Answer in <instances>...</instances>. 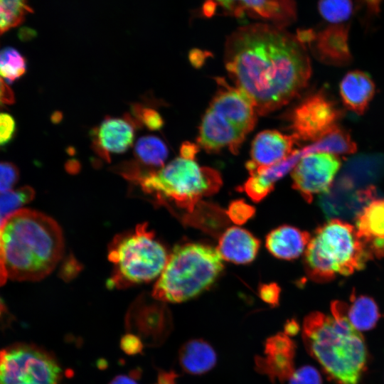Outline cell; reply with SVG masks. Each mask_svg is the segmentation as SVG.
<instances>
[{
	"label": "cell",
	"mask_w": 384,
	"mask_h": 384,
	"mask_svg": "<svg viewBox=\"0 0 384 384\" xmlns=\"http://www.w3.org/2000/svg\"><path fill=\"white\" fill-rule=\"evenodd\" d=\"M346 316L352 326L360 332L374 328L380 314L373 298L353 293L351 296L350 304L346 303Z\"/></svg>",
	"instance_id": "24"
},
{
	"label": "cell",
	"mask_w": 384,
	"mask_h": 384,
	"mask_svg": "<svg viewBox=\"0 0 384 384\" xmlns=\"http://www.w3.org/2000/svg\"><path fill=\"white\" fill-rule=\"evenodd\" d=\"M254 213V208L242 200L232 202L226 213L228 218L238 225L245 223Z\"/></svg>",
	"instance_id": "36"
},
{
	"label": "cell",
	"mask_w": 384,
	"mask_h": 384,
	"mask_svg": "<svg viewBox=\"0 0 384 384\" xmlns=\"http://www.w3.org/2000/svg\"><path fill=\"white\" fill-rule=\"evenodd\" d=\"M245 136L228 119L208 107L202 118L197 142L208 152H218L228 148L236 154Z\"/></svg>",
	"instance_id": "15"
},
{
	"label": "cell",
	"mask_w": 384,
	"mask_h": 384,
	"mask_svg": "<svg viewBox=\"0 0 384 384\" xmlns=\"http://www.w3.org/2000/svg\"><path fill=\"white\" fill-rule=\"evenodd\" d=\"M265 356L255 357V368L267 375L272 382L284 383L291 377L294 368L295 353L282 351L265 352Z\"/></svg>",
	"instance_id": "25"
},
{
	"label": "cell",
	"mask_w": 384,
	"mask_h": 384,
	"mask_svg": "<svg viewBox=\"0 0 384 384\" xmlns=\"http://www.w3.org/2000/svg\"><path fill=\"white\" fill-rule=\"evenodd\" d=\"M31 12L28 0H0V35L20 25Z\"/></svg>",
	"instance_id": "28"
},
{
	"label": "cell",
	"mask_w": 384,
	"mask_h": 384,
	"mask_svg": "<svg viewBox=\"0 0 384 384\" xmlns=\"http://www.w3.org/2000/svg\"><path fill=\"white\" fill-rule=\"evenodd\" d=\"M279 292L276 284H263L260 288V296L264 302L274 306L279 303Z\"/></svg>",
	"instance_id": "39"
},
{
	"label": "cell",
	"mask_w": 384,
	"mask_h": 384,
	"mask_svg": "<svg viewBox=\"0 0 384 384\" xmlns=\"http://www.w3.org/2000/svg\"><path fill=\"white\" fill-rule=\"evenodd\" d=\"M19 178L18 167L11 162H0V193L12 190Z\"/></svg>",
	"instance_id": "35"
},
{
	"label": "cell",
	"mask_w": 384,
	"mask_h": 384,
	"mask_svg": "<svg viewBox=\"0 0 384 384\" xmlns=\"http://www.w3.org/2000/svg\"><path fill=\"white\" fill-rule=\"evenodd\" d=\"M284 334L288 336L297 334L299 331V325L295 319H291L286 322L284 326Z\"/></svg>",
	"instance_id": "43"
},
{
	"label": "cell",
	"mask_w": 384,
	"mask_h": 384,
	"mask_svg": "<svg viewBox=\"0 0 384 384\" xmlns=\"http://www.w3.org/2000/svg\"><path fill=\"white\" fill-rule=\"evenodd\" d=\"M383 0H356L355 13L361 23L370 25L378 17Z\"/></svg>",
	"instance_id": "33"
},
{
	"label": "cell",
	"mask_w": 384,
	"mask_h": 384,
	"mask_svg": "<svg viewBox=\"0 0 384 384\" xmlns=\"http://www.w3.org/2000/svg\"><path fill=\"white\" fill-rule=\"evenodd\" d=\"M216 11L218 8L224 14L238 18L245 16L272 21L283 27L296 18L294 0H206Z\"/></svg>",
	"instance_id": "11"
},
{
	"label": "cell",
	"mask_w": 384,
	"mask_h": 384,
	"mask_svg": "<svg viewBox=\"0 0 384 384\" xmlns=\"http://www.w3.org/2000/svg\"><path fill=\"white\" fill-rule=\"evenodd\" d=\"M217 248L201 243L176 246L155 283L152 296L169 303L194 298L210 287L223 269Z\"/></svg>",
	"instance_id": "5"
},
{
	"label": "cell",
	"mask_w": 384,
	"mask_h": 384,
	"mask_svg": "<svg viewBox=\"0 0 384 384\" xmlns=\"http://www.w3.org/2000/svg\"><path fill=\"white\" fill-rule=\"evenodd\" d=\"M16 122L11 115L0 112V147L8 144L13 138Z\"/></svg>",
	"instance_id": "37"
},
{
	"label": "cell",
	"mask_w": 384,
	"mask_h": 384,
	"mask_svg": "<svg viewBox=\"0 0 384 384\" xmlns=\"http://www.w3.org/2000/svg\"><path fill=\"white\" fill-rule=\"evenodd\" d=\"M354 186L341 177L328 192L319 198V205L329 218L356 217L371 201L376 198L373 186L353 190Z\"/></svg>",
	"instance_id": "13"
},
{
	"label": "cell",
	"mask_w": 384,
	"mask_h": 384,
	"mask_svg": "<svg viewBox=\"0 0 384 384\" xmlns=\"http://www.w3.org/2000/svg\"><path fill=\"white\" fill-rule=\"evenodd\" d=\"M349 24H334L318 33L309 43L314 57L321 63L335 66H346L352 60L348 46Z\"/></svg>",
	"instance_id": "16"
},
{
	"label": "cell",
	"mask_w": 384,
	"mask_h": 384,
	"mask_svg": "<svg viewBox=\"0 0 384 384\" xmlns=\"http://www.w3.org/2000/svg\"><path fill=\"white\" fill-rule=\"evenodd\" d=\"M14 94L0 76V108L14 102Z\"/></svg>",
	"instance_id": "40"
},
{
	"label": "cell",
	"mask_w": 384,
	"mask_h": 384,
	"mask_svg": "<svg viewBox=\"0 0 384 384\" xmlns=\"http://www.w3.org/2000/svg\"><path fill=\"white\" fill-rule=\"evenodd\" d=\"M260 241L249 231L239 228H228L220 237L218 251L221 257L235 264H247L256 257Z\"/></svg>",
	"instance_id": "21"
},
{
	"label": "cell",
	"mask_w": 384,
	"mask_h": 384,
	"mask_svg": "<svg viewBox=\"0 0 384 384\" xmlns=\"http://www.w3.org/2000/svg\"><path fill=\"white\" fill-rule=\"evenodd\" d=\"M343 110L324 90L305 97L288 114L289 129L297 141L316 142L337 127Z\"/></svg>",
	"instance_id": "9"
},
{
	"label": "cell",
	"mask_w": 384,
	"mask_h": 384,
	"mask_svg": "<svg viewBox=\"0 0 384 384\" xmlns=\"http://www.w3.org/2000/svg\"><path fill=\"white\" fill-rule=\"evenodd\" d=\"M339 92L344 107L363 114L368 109L375 93V85L367 73L361 70L347 73L339 85Z\"/></svg>",
	"instance_id": "20"
},
{
	"label": "cell",
	"mask_w": 384,
	"mask_h": 384,
	"mask_svg": "<svg viewBox=\"0 0 384 384\" xmlns=\"http://www.w3.org/2000/svg\"><path fill=\"white\" fill-rule=\"evenodd\" d=\"M370 258L355 226L334 218L318 228L311 238L305 250L304 267L311 280L324 282L363 269Z\"/></svg>",
	"instance_id": "6"
},
{
	"label": "cell",
	"mask_w": 384,
	"mask_h": 384,
	"mask_svg": "<svg viewBox=\"0 0 384 384\" xmlns=\"http://www.w3.org/2000/svg\"><path fill=\"white\" fill-rule=\"evenodd\" d=\"M142 339L133 333H127L122 336L119 346L121 349L129 356L142 353L144 348Z\"/></svg>",
	"instance_id": "38"
},
{
	"label": "cell",
	"mask_w": 384,
	"mask_h": 384,
	"mask_svg": "<svg viewBox=\"0 0 384 384\" xmlns=\"http://www.w3.org/2000/svg\"><path fill=\"white\" fill-rule=\"evenodd\" d=\"M331 309V316L314 311L304 318V346L336 384H358L368 362L365 340L346 318V303L335 301Z\"/></svg>",
	"instance_id": "3"
},
{
	"label": "cell",
	"mask_w": 384,
	"mask_h": 384,
	"mask_svg": "<svg viewBox=\"0 0 384 384\" xmlns=\"http://www.w3.org/2000/svg\"><path fill=\"white\" fill-rule=\"evenodd\" d=\"M318 10L324 19L334 24H341L353 13L352 0H319Z\"/></svg>",
	"instance_id": "31"
},
{
	"label": "cell",
	"mask_w": 384,
	"mask_h": 384,
	"mask_svg": "<svg viewBox=\"0 0 384 384\" xmlns=\"http://www.w3.org/2000/svg\"><path fill=\"white\" fill-rule=\"evenodd\" d=\"M189 59L191 63L197 67L202 64V61L204 59L203 54L201 50L193 49L190 52Z\"/></svg>",
	"instance_id": "44"
},
{
	"label": "cell",
	"mask_w": 384,
	"mask_h": 384,
	"mask_svg": "<svg viewBox=\"0 0 384 384\" xmlns=\"http://www.w3.org/2000/svg\"><path fill=\"white\" fill-rule=\"evenodd\" d=\"M182 370L191 375H201L211 370L217 363V353L212 345L203 338L190 339L178 351Z\"/></svg>",
	"instance_id": "23"
},
{
	"label": "cell",
	"mask_w": 384,
	"mask_h": 384,
	"mask_svg": "<svg viewBox=\"0 0 384 384\" xmlns=\"http://www.w3.org/2000/svg\"><path fill=\"white\" fill-rule=\"evenodd\" d=\"M156 202L191 213L203 197L216 193L222 185L220 173L200 166L194 159L176 158L158 170L140 171L134 164L123 172Z\"/></svg>",
	"instance_id": "4"
},
{
	"label": "cell",
	"mask_w": 384,
	"mask_h": 384,
	"mask_svg": "<svg viewBox=\"0 0 384 384\" xmlns=\"http://www.w3.org/2000/svg\"><path fill=\"white\" fill-rule=\"evenodd\" d=\"M34 196L35 191L29 186L0 193V226L9 215L22 208Z\"/></svg>",
	"instance_id": "29"
},
{
	"label": "cell",
	"mask_w": 384,
	"mask_h": 384,
	"mask_svg": "<svg viewBox=\"0 0 384 384\" xmlns=\"http://www.w3.org/2000/svg\"><path fill=\"white\" fill-rule=\"evenodd\" d=\"M0 247L9 278L38 281L50 274L61 259L63 233L52 218L22 208L0 226Z\"/></svg>",
	"instance_id": "2"
},
{
	"label": "cell",
	"mask_w": 384,
	"mask_h": 384,
	"mask_svg": "<svg viewBox=\"0 0 384 384\" xmlns=\"http://www.w3.org/2000/svg\"><path fill=\"white\" fill-rule=\"evenodd\" d=\"M356 151V144L348 131L339 126L301 150L302 155L313 152H329L336 155L351 154Z\"/></svg>",
	"instance_id": "26"
},
{
	"label": "cell",
	"mask_w": 384,
	"mask_h": 384,
	"mask_svg": "<svg viewBox=\"0 0 384 384\" xmlns=\"http://www.w3.org/2000/svg\"><path fill=\"white\" fill-rule=\"evenodd\" d=\"M157 384H160V383H157Z\"/></svg>",
	"instance_id": "46"
},
{
	"label": "cell",
	"mask_w": 384,
	"mask_h": 384,
	"mask_svg": "<svg viewBox=\"0 0 384 384\" xmlns=\"http://www.w3.org/2000/svg\"><path fill=\"white\" fill-rule=\"evenodd\" d=\"M137 126L129 114L123 118L106 117L91 132L94 151L105 159L110 158V153L126 151L133 144Z\"/></svg>",
	"instance_id": "14"
},
{
	"label": "cell",
	"mask_w": 384,
	"mask_h": 384,
	"mask_svg": "<svg viewBox=\"0 0 384 384\" xmlns=\"http://www.w3.org/2000/svg\"><path fill=\"white\" fill-rule=\"evenodd\" d=\"M225 63L237 87L261 115L291 101L311 73L308 53L297 36L264 23L242 26L228 38Z\"/></svg>",
	"instance_id": "1"
},
{
	"label": "cell",
	"mask_w": 384,
	"mask_h": 384,
	"mask_svg": "<svg viewBox=\"0 0 384 384\" xmlns=\"http://www.w3.org/2000/svg\"><path fill=\"white\" fill-rule=\"evenodd\" d=\"M302 156L300 150H295L285 160L269 166L259 167L250 172V177L239 188L252 201L259 202L273 189L275 183L293 169Z\"/></svg>",
	"instance_id": "19"
},
{
	"label": "cell",
	"mask_w": 384,
	"mask_h": 384,
	"mask_svg": "<svg viewBox=\"0 0 384 384\" xmlns=\"http://www.w3.org/2000/svg\"><path fill=\"white\" fill-rule=\"evenodd\" d=\"M309 233L290 225H282L272 230L266 238V247L274 257L282 260L299 257L309 244Z\"/></svg>",
	"instance_id": "22"
},
{
	"label": "cell",
	"mask_w": 384,
	"mask_h": 384,
	"mask_svg": "<svg viewBox=\"0 0 384 384\" xmlns=\"http://www.w3.org/2000/svg\"><path fill=\"white\" fill-rule=\"evenodd\" d=\"M288 384H322L321 374L314 366L306 365L295 370Z\"/></svg>",
	"instance_id": "34"
},
{
	"label": "cell",
	"mask_w": 384,
	"mask_h": 384,
	"mask_svg": "<svg viewBox=\"0 0 384 384\" xmlns=\"http://www.w3.org/2000/svg\"><path fill=\"white\" fill-rule=\"evenodd\" d=\"M62 370L50 352L33 344L0 350V384H60Z\"/></svg>",
	"instance_id": "8"
},
{
	"label": "cell",
	"mask_w": 384,
	"mask_h": 384,
	"mask_svg": "<svg viewBox=\"0 0 384 384\" xmlns=\"http://www.w3.org/2000/svg\"><path fill=\"white\" fill-rule=\"evenodd\" d=\"M357 235L373 257H384V198H375L356 217Z\"/></svg>",
	"instance_id": "18"
},
{
	"label": "cell",
	"mask_w": 384,
	"mask_h": 384,
	"mask_svg": "<svg viewBox=\"0 0 384 384\" xmlns=\"http://www.w3.org/2000/svg\"><path fill=\"white\" fill-rule=\"evenodd\" d=\"M134 154L139 162L152 167H162L169 154L166 144L158 137H140L134 146Z\"/></svg>",
	"instance_id": "27"
},
{
	"label": "cell",
	"mask_w": 384,
	"mask_h": 384,
	"mask_svg": "<svg viewBox=\"0 0 384 384\" xmlns=\"http://www.w3.org/2000/svg\"><path fill=\"white\" fill-rule=\"evenodd\" d=\"M341 166V159L331 153L305 154L292 170V187L306 202L311 203L314 195L329 191Z\"/></svg>",
	"instance_id": "10"
},
{
	"label": "cell",
	"mask_w": 384,
	"mask_h": 384,
	"mask_svg": "<svg viewBox=\"0 0 384 384\" xmlns=\"http://www.w3.org/2000/svg\"><path fill=\"white\" fill-rule=\"evenodd\" d=\"M26 71L25 58L15 48L7 47L0 50V76L12 82Z\"/></svg>",
	"instance_id": "30"
},
{
	"label": "cell",
	"mask_w": 384,
	"mask_h": 384,
	"mask_svg": "<svg viewBox=\"0 0 384 384\" xmlns=\"http://www.w3.org/2000/svg\"><path fill=\"white\" fill-rule=\"evenodd\" d=\"M108 258L114 269L107 287L124 288L159 277L169 255L144 223L133 232L117 236L109 247Z\"/></svg>",
	"instance_id": "7"
},
{
	"label": "cell",
	"mask_w": 384,
	"mask_h": 384,
	"mask_svg": "<svg viewBox=\"0 0 384 384\" xmlns=\"http://www.w3.org/2000/svg\"><path fill=\"white\" fill-rule=\"evenodd\" d=\"M297 139L292 135L284 134L277 130L260 132L252 141L250 156L246 168L252 172L259 167L269 166L285 160L293 154Z\"/></svg>",
	"instance_id": "17"
},
{
	"label": "cell",
	"mask_w": 384,
	"mask_h": 384,
	"mask_svg": "<svg viewBox=\"0 0 384 384\" xmlns=\"http://www.w3.org/2000/svg\"><path fill=\"white\" fill-rule=\"evenodd\" d=\"M217 91L209 108L218 113L246 135L257 122V111L249 97L238 87L229 85L222 78H216Z\"/></svg>",
	"instance_id": "12"
},
{
	"label": "cell",
	"mask_w": 384,
	"mask_h": 384,
	"mask_svg": "<svg viewBox=\"0 0 384 384\" xmlns=\"http://www.w3.org/2000/svg\"><path fill=\"white\" fill-rule=\"evenodd\" d=\"M8 321H9V313L2 299L0 298V326L6 324Z\"/></svg>",
	"instance_id": "45"
},
{
	"label": "cell",
	"mask_w": 384,
	"mask_h": 384,
	"mask_svg": "<svg viewBox=\"0 0 384 384\" xmlns=\"http://www.w3.org/2000/svg\"><path fill=\"white\" fill-rule=\"evenodd\" d=\"M131 110L132 116H134L132 118L138 126L144 125L151 131H157L163 127L164 119L154 109L137 103L132 106Z\"/></svg>",
	"instance_id": "32"
},
{
	"label": "cell",
	"mask_w": 384,
	"mask_h": 384,
	"mask_svg": "<svg viewBox=\"0 0 384 384\" xmlns=\"http://www.w3.org/2000/svg\"><path fill=\"white\" fill-rule=\"evenodd\" d=\"M109 384H138V383L134 374L132 375H118L112 378Z\"/></svg>",
	"instance_id": "42"
},
{
	"label": "cell",
	"mask_w": 384,
	"mask_h": 384,
	"mask_svg": "<svg viewBox=\"0 0 384 384\" xmlns=\"http://www.w3.org/2000/svg\"><path fill=\"white\" fill-rule=\"evenodd\" d=\"M198 151V146L189 142H183L180 147V156L185 159H194Z\"/></svg>",
	"instance_id": "41"
}]
</instances>
